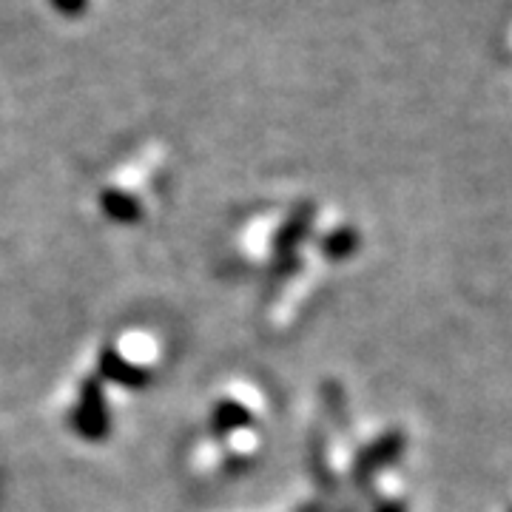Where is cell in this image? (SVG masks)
I'll use <instances>...</instances> for the list:
<instances>
[{
	"mask_svg": "<svg viewBox=\"0 0 512 512\" xmlns=\"http://www.w3.org/2000/svg\"><path fill=\"white\" fill-rule=\"evenodd\" d=\"M379 512H407V507H404L402 501H399V504L393 501V504H384V507Z\"/></svg>",
	"mask_w": 512,
	"mask_h": 512,
	"instance_id": "3",
	"label": "cell"
},
{
	"mask_svg": "<svg viewBox=\"0 0 512 512\" xmlns=\"http://www.w3.org/2000/svg\"><path fill=\"white\" fill-rule=\"evenodd\" d=\"M402 436H387L379 444H373L370 450H367L365 456H362V473H373V470H379L382 464L387 461H393L396 456H402Z\"/></svg>",
	"mask_w": 512,
	"mask_h": 512,
	"instance_id": "1",
	"label": "cell"
},
{
	"mask_svg": "<svg viewBox=\"0 0 512 512\" xmlns=\"http://www.w3.org/2000/svg\"><path fill=\"white\" fill-rule=\"evenodd\" d=\"M330 242H325V251H328L330 256H350L353 251H356V234L353 231H339V234H333V237H328Z\"/></svg>",
	"mask_w": 512,
	"mask_h": 512,
	"instance_id": "2",
	"label": "cell"
}]
</instances>
